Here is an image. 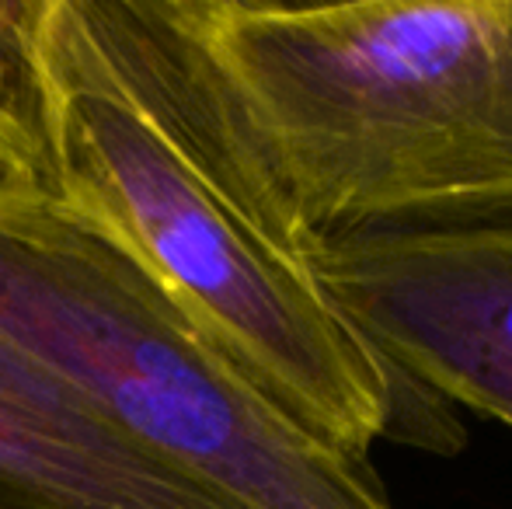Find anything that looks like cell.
Masks as SVG:
<instances>
[{"label":"cell","mask_w":512,"mask_h":509,"mask_svg":"<svg viewBox=\"0 0 512 509\" xmlns=\"http://www.w3.org/2000/svg\"><path fill=\"white\" fill-rule=\"evenodd\" d=\"M49 0H0V185L56 196L53 102L42 70Z\"/></svg>","instance_id":"8992f818"},{"label":"cell","mask_w":512,"mask_h":509,"mask_svg":"<svg viewBox=\"0 0 512 509\" xmlns=\"http://www.w3.org/2000/svg\"><path fill=\"white\" fill-rule=\"evenodd\" d=\"M0 509H244L0 335Z\"/></svg>","instance_id":"5b68a950"},{"label":"cell","mask_w":512,"mask_h":509,"mask_svg":"<svg viewBox=\"0 0 512 509\" xmlns=\"http://www.w3.org/2000/svg\"><path fill=\"white\" fill-rule=\"evenodd\" d=\"M42 70L56 199L119 241L300 426L457 454L446 401L408 381L286 252L248 196L185 0H49Z\"/></svg>","instance_id":"6da1fadb"},{"label":"cell","mask_w":512,"mask_h":509,"mask_svg":"<svg viewBox=\"0 0 512 509\" xmlns=\"http://www.w3.org/2000/svg\"><path fill=\"white\" fill-rule=\"evenodd\" d=\"M0 335L115 429L244 509H394L370 457L262 394L119 241L0 185Z\"/></svg>","instance_id":"3957f363"},{"label":"cell","mask_w":512,"mask_h":509,"mask_svg":"<svg viewBox=\"0 0 512 509\" xmlns=\"http://www.w3.org/2000/svg\"><path fill=\"white\" fill-rule=\"evenodd\" d=\"M310 272L408 381L512 429V220L345 241Z\"/></svg>","instance_id":"277c9868"},{"label":"cell","mask_w":512,"mask_h":509,"mask_svg":"<svg viewBox=\"0 0 512 509\" xmlns=\"http://www.w3.org/2000/svg\"><path fill=\"white\" fill-rule=\"evenodd\" d=\"M248 196L304 258L512 220V0H185Z\"/></svg>","instance_id":"7a4b0ae2"}]
</instances>
